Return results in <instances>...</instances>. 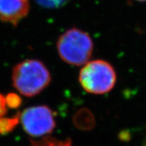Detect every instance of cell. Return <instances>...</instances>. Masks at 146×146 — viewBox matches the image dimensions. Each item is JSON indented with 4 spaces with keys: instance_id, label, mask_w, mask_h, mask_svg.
Here are the masks:
<instances>
[{
    "instance_id": "5",
    "label": "cell",
    "mask_w": 146,
    "mask_h": 146,
    "mask_svg": "<svg viewBox=\"0 0 146 146\" xmlns=\"http://www.w3.org/2000/svg\"><path fill=\"white\" fill-rule=\"evenodd\" d=\"M28 0H0V21L16 26L29 12Z\"/></svg>"
},
{
    "instance_id": "12",
    "label": "cell",
    "mask_w": 146,
    "mask_h": 146,
    "mask_svg": "<svg viewBox=\"0 0 146 146\" xmlns=\"http://www.w3.org/2000/svg\"><path fill=\"white\" fill-rule=\"evenodd\" d=\"M144 146H146V139H145V143H144Z\"/></svg>"
},
{
    "instance_id": "11",
    "label": "cell",
    "mask_w": 146,
    "mask_h": 146,
    "mask_svg": "<svg viewBox=\"0 0 146 146\" xmlns=\"http://www.w3.org/2000/svg\"><path fill=\"white\" fill-rule=\"evenodd\" d=\"M136 1H138V2H145L146 0H136Z\"/></svg>"
},
{
    "instance_id": "4",
    "label": "cell",
    "mask_w": 146,
    "mask_h": 146,
    "mask_svg": "<svg viewBox=\"0 0 146 146\" xmlns=\"http://www.w3.org/2000/svg\"><path fill=\"white\" fill-rule=\"evenodd\" d=\"M19 117L25 132L32 137H46L55 128L54 113L46 106L27 108Z\"/></svg>"
},
{
    "instance_id": "1",
    "label": "cell",
    "mask_w": 146,
    "mask_h": 146,
    "mask_svg": "<svg viewBox=\"0 0 146 146\" xmlns=\"http://www.w3.org/2000/svg\"><path fill=\"white\" fill-rule=\"evenodd\" d=\"M51 74L46 65L37 59H26L18 63L12 72L13 87L25 96L39 94L51 82Z\"/></svg>"
},
{
    "instance_id": "8",
    "label": "cell",
    "mask_w": 146,
    "mask_h": 146,
    "mask_svg": "<svg viewBox=\"0 0 146 146\" xmlns=\"http://www.w3.org/2000/svg\"><path fill=\"white\" fill-rule=\"evenodd\" d=\"M0 118V133H6L13 129L19 121V118Z\"/></svg>"
},
{
    "instance_id": "2",
    "label": "cell",
    "mask_w": 146,
    "mask_h": 146,
    "mask_svg": "<svg viewBox=\"0 0 146 146\" xmlns=\"http://www.w3.org/2000/svg\"><path fill=\"white\" fill-rule=\"evenodd\" d=\"M57 50L61 59L69 65L81 66L90 59L93 42L90 36L82 30H67L57 39Z\"/></svg>"
},
{
    "instance_id": "3",
    "label": "cell",
    "mask_w": 146,
    "mask_h": 146,
    "mask_svg": "<svg viewBox=\"0 0 146 146\" xmlns=\"http://www.w3.org/2000/svg\"><path fill=\"white\" fill-rule=\"evenodd\" d=\"M79 82L85 91L93 94H104L114 88L116 73L108 62L96 59L83 65L79 73Z\"/></svg>"
},
{
    "instance_id": "7",
    "label": "cell",
    "mask_w": 146,
    "mask_h": 146,
    "mask_svg": "<svg viewBox=\"0 0 146 146\" xmlns=\"http://www.w3.org/2000/svg\"><path fill=\"white\" fill-rule=\"evenodd\" d=\"M69 0H35L39 5L48 8V9H55L65 5Z\"/></svg>"
},
{
    "instance_id": "10",
    "label": "cell",
    "mask_w": 146,
    "mask_h": 146,
    "mask_svg": "<svg viewBox=\"0 0 146 146\" xmlns=\"http://www.w3.org/2000/svg\"><path fill=\"white\" fill-rule=\"evenodd\" d=\"M7 107L5 97L0 94V118L7 113Z\"/></svg>"
},
{
    "instance_id": "9",
    "label": "cell",
    "mask_w": 146,
    "mask_h": 146,
    "mask_svg": "<svg viewBox=\"0 0 146 146\" xmlns=\"http://www.w3.org/2000/svg\"><path fill=\"white\" fill-rule=\"evenodd\" d=\"M5 99L7 106L10 108H17L21 104V99L20 98V96L14 94H9L5 97Z\"/></svg>"
},
{
    "instance_id": "6",
    "label": "cell",
    "mask_w": 146,
    "mask_h": 146,
    "mask_svg": "<svg viewBox=\"0 0 146 146\" xmlns=\"http://www.w3.org/2000/svg\"><path fill=\"white\" fill-rule=\"evenodd\" d=\"M32 146H72V142L69 139L59 140L53 137H43V139L38 141L32 140Z\"/></svg>"
}]
</instances>
